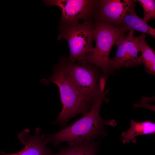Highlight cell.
<instances>
[{
	"label": "cell",
	"instance_id": "6da1fadb",
	"mask_svg": "<svg viewBox=\"0 0 155 155\" xmlns=\"http://www.w3.org/2000/svg\"><path fill=\"white\" fill-rule=\"evenodd\" d=\"M108 91V89L101 91L90 110L73 124L58 132L47 135L48 143L56 148L63 142H67L68 146L88 143L99 136L105 135L104 125L115 124L113 120L106 121L100 115L101 106Z\"/></svg>",
	"mask_w": 155,
	"mask_h": 155
},
{
	"label": "cell",
	"instance_id": "7a4b0ae2",
	"mask_svg": "<svg viewBox=\"0 0 155 155\" xmlns=\"http://www.w3.org/2000/svg\"><path fill=\"white\" fill-rule=\"evenodd\" d=\"M53 70V73L49 78L42 79L41 82L46 86L50 83L57 86L63 107L56 119L52 123L65 127L70 119L79 114L85 115L92 105L82 99L59 61Z\"/></svg>",
	"mask_w": 155,
	"mask_h": 155
},
{
	"label": "cell",
	"instance_id": "3957f363",
	"mask_svg": "<svg viewBox=\"0 0 155 155\" xmlns=\"http://www.w3.org/2000/svg\"><path fill=\"white\" fill-rule=\"evenodd\" d=\"M94 20L93 28L95 47L91 53L80 61L87 63L100 68L102 76L106 80L111 73L109 56L111 50L119 37L129 31L125 27H115L97 20Z\"/></svg>",
	"mask_w": 155,
	"mask_h": 155
},
{
	"label": "cell",
	"instance_id": "277c9868",
	"mask_svg": "<svg viewBox=\"0 0 155 155\" xmlns=\"http://www.w3.org/2000/svg\"><path fill=\"white\" fill-rule=\"evenodd\" d=\"M59 62L82 99L92 105L101 92L98 68L85 62H71L64 57Z\"/></svg>",
	"mask_w": 155,
	"mask_h": 155
},
{
	"label": "cell",
	"instance_id": "5b68a950",
	"mask_svg": "<svg viewBox=\"0 0 155 155\" xmlns=\"http://www.w3.org/2000/svg\"><path fill=\"white\" fill-rule=\"evenodd\" d=\"M93 26L94 23L89 21H84L82 23L77 22L60 26L61 32L57 36V39L67 40L70 51L68 59L69 61H81L93 51Z\"/></svg>",
	"mask_w": 155,
	"mask_h": 155
},
{
	"label": "cell",
	"instance_id": "8992f818",
	"mask_svg": "<svg viewBox=\"0 0 155 155\" xmlns=\"http://www.w3.org/2000/svg\"><path fill=\"white\" fill-rule=\"evenodd\" d=\"M99 0H45L47 6L55 5L61 9L62 25L78 22L91 21L97 10Z\"/></svg>",
	"mask_w": 155,
	"mask_h": 155
},
{
	"label": "cell",
	"instance_id": "52a82bcc",
	"mask_svg": "<svg viewBox=\"0 0 155 155\" xmlns=\"http://www.w3.org/2000/svg\"><path fill=\"white\" fill-rule=\"evenodd\" d=\"M133 34V31H130L127 35L124 33L116 42V54L109 61L111 73L123 67L136 66L143 64L141 56L138 55L140 52L135 42Z\"/></svg>",
	"mask_w": 155,
	"mask_h": 155
},
{
	"label": "cell",
	"instance_id": "ba28073f",
	"mask_svg": "<svg viewBox=\"0 0 155 155\" xmlns=\"http://www.w3.org/2000/svg\"><path fill=\"white\" fill-rule=\"evenodd\" d=\"M136 1L134 0H99L94 19L117 27L128 10Z\"/></svg>",
	"mask_w": 155,
	"mask_h": 155
},
{
	"label": "cell",
	"instance_id": "9c48e42d",
	"mask_svg": "<svg viewBox=\"0 0 155 155\" xmlns=\"http://www.w3.org/2000/svg\"><path fill=\"white\" fill-rule=\"evenodd\" d=\"M40 129H36L34 135H30V131L28 129L24 130L18 135V138L25 145L20 151L15 153L8 154L3 151L0 152L1 155H52L50 148L46 144L48 143L46 137L41 134Z\"/></svg>",
	"mask_w": 155,
	"mask_h": 155
},
{
	"label": "cell",
	"instance_id": "30bf717a",
	"mask_svg": "<svg viewBox=\"0 0 155 155\" xmlns=\"http://www.w3.org/2000/svg\"><path fill=\"white\" fill-rule=\"evenodd\" d=\"M133 3L129 9L119 22L118 27H125L130 31H135L147 33L155 38V29L149 26L147 23L139 17L136 13Z\"/></svg>",
	"mask_w": 155,
	"mask_h": 155
},
{
	"label": "cell",
	"instance_id": "8fae6325",
	"mask_svg": "<svg viewBox=\"0 0 155 155\" xmlns=\"http://www.w3.org/2000/svg\"><path fill=\"white\" fill-rule=\"evenodd\" d=\"M155 133V123L149 121L137 122L133 119L131 121V125L126 131L121 134L122 142L127 144L130 142L135 143L136 137L144 135L154 134Z\"/></svg>",
	"mask_w": 155,
	"mask_h": 155
},
{
	"label": "cell",
	"instance_id": "7c38bea8",
	"mask_svg": "<svg viewBox=\"0 0 155 155\" xmlns=\"http://www.w3.org/2000/svg\"><path fill=\"white\" fill-rule=\"evenodd\" d=\"M134 40L139 52L142 53L143 64L145 70L149 74L155 75V52L147 43L146 36L142 33L138 36H134Z\"/></svg>",
	"mask_w": 155,
	"mask_h": 155
},
{
	"label": "cell",
	"instance_id": "4fadbf2b",
	"mask_svg": "<svg viewBox=\"0 0 155 155\" xmlns=\"http://www.w3.org/2000/svg\"><path fill=\"white\" fill-rule=\"evenodd\" d=\"M98 142L81 144L69 145L66 147L61 146L59 151L52 155H97Z\"/></svg>",
	"mask_w": 155,
	"mask_h": 155
},
{
	"label": "cell",
	"instance_id": "5bb4252c",
	"mask_svg": "<svg viewBox=\"0 0 155 155\" xmlns=\"http://www.w3.org/2000/svg\"><path fill=\"white\" fill-rule=\"evenodd\" d=\"M142 6L144 12V16L142 18L147 23L150 20L155 18V0H137Z\"/></svg>",
	"mask_w": 155,
	"mask_h": 155
}]
</instances>
